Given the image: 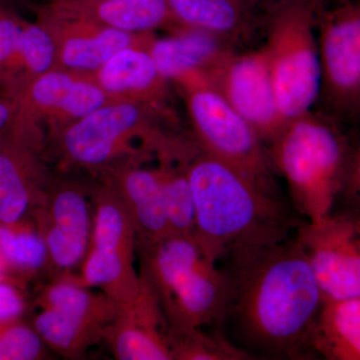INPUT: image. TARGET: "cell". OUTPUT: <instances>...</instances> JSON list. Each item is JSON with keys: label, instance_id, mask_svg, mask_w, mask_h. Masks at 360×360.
I'll return each mask as SVG.
<instances>
[{"label": "cell", "instance_id": "7", "mask_svg": "<svg viewBox=\"0 0 360 360\" xmlns=\"http://www.w3.org/2000/svg\"><path fill=\"white\" fill-rule=\"evenodd\" d=\"M92 231L79 276L65 279L87 288H98L116 302H129L141 290L135 269L137 238L134 222L112 187L101 181L90 186Z\"/></svg>", "mask_w": 360, "mask_h": 360}, {"label": "cell", "instance_id": "20", "mask_svg": "<svg viewBox=\"0 0 360 360\" xmlns=\"http://www.w3.org/2000/svg\"><path fill=\"white\" fill-rule=\"evenodd\" d=\"M47 6L66 15L134 34L158 30L172 32L182 26L167 0H79L51 1Z\"/></svg>", "mask_w": 360, "mask_h": 360}, {"label": "cell", "instance_id": "8", "mask_svg": "<svg viewBox=\"0 0 360 360\" xmlns=\"http://www.w3.org/2000/svg\"><path fill=\"white\" fill-rule=\"evenodd\" d=\"M201 150L271 188L278 174L269 148L212 84L182 90Z\"/></svg>", "mask_w": 360, "mask_h": 360}, {"label": "cell", "instance_id": "32", "mask_svg": "<svg viewBox=\"0 0 360 360\" xmlns=\"http://www.w3.org/2000/svg\"><path fill=\"white\" fill-rule=\"evenodd\" d=\"M25 309L22 291L13 283H0V321L20 317Z\"/></svg>", "mask_w": 360, "mask_h": 360}, {"label": "cell", "instance_id": "11", "mask_svg": "<svg viewBox=\"0 0 360 360\" xmlns=\"http://www.w3.org/2000/svg\"><path fill=\"white\" fill-rule=\"evenodd\" d=\"M30 219L44 239L47 266L61 277L84 262L92 231L90 186L52 176ZM56 278V279H58Z\"/></svg>", "mask_w": 360, "mask_h": 360}, {"label": "cell", "instance_id": "16", "mask_svg": "<svg viewBox=\"0 0 360 360\" xmlns=\"http://www.w3.org/2000/svg\"><path fill=\"white\" fill-rule=\"evenodd\" d=\"M155 65L172 84L184 90L212 84L215 75L236 53V45L206 30L181 26L148 44Z\"/></svg>", "mask_w": 360, "mask_h": 360}, {"label": "cell", "instance_id": "34", "mask_svg": "<svg viewBox=\"0 0 360 360\" xmlns=\"http://www.w3.org/2000/svg\"><path fill=\"white\" fill-rule=\"evenodd\" d=\"M51 1H79V0H51Z\"/></svg>", "mask_w": 360, "mask_h": 360}, {"label": "cell", "instance_id": "5", "mask_svg": "<svg viewBox=\"0 0 360 360\" xmlns=\"http://www.w3.org/2000/svg\"><path fill=\"white\" fill-rule=\"evenodd\" d=\"M269 150L303 219L317 221L330 214L349 151L335 125L310 111L288 122Z\"/></svg>", "mask_w": 360, "mask_h": 360}, {"label": "cell", "instance_id": "18", "mask_svg": "<svg viewBox=\"0 0 360 360\" xmlns=\"http://www.w3.org/2000/svg\"><path fill=\"white\" fill-rule=\"evenodd\" d=\"M141 290L131 300L120 304L104 341L118 360H174L160 300L141 274Z\"/></svg>", "mask_w": 360, "mask_h": 360}, {"label": "cell", "instance_id": "33", "mask_svg": "<svg viewBox=\"0 0 360 360\" xmlns=\"http://www.w3.org/2000/svg\"><path fill=\"white\" fill-rule=\"evenodd\" d=\"M20 105L18 99L0 91V132L13 120Z\"/></svg>", "mask_w": 360, "mask_h": 360}, {"label": "cell", "instance_id": "1", "mask_svg": "<svg viewBox=\"0 0 360 360\" xmlns=\"http://www.w3.org/2000/svg\"><path fill=\"white\" fill-rule=\"evenodd\" d=\"M225 260L229 297L224 323L233 324L241 347L255 359H312V333L324 300L295 233Z\"/></svg>", "mask_w": 360, "mask_h": 360}, {"label": "cell", "instance_id": "24", "mask_svg": "<svg viewBox=\"0 0 360 360\" xmlns=\"http://www.w3.org/2000/svg\"><path fill=\"white\" fill-rule=\"evenodd\" d=\"M35 303L40 309H53L72 312L106 328L115 321L120 309V303L101 291L92 292L89 288L65 279H56L53 283L44 286Z\"/></svg>", "mask_w": 360, "mask_h": 360}, {"label": "cell", "instance_id": "2", "mask_svg": "<svg viewBox=\"0 0 360 360\" xmlns=\"http://www.w3.org/2000/svg\"><path fill=\"white\" fill-rule=\"evenodd\" d=\"M195 205L194 238L215 262L283 243L305 220L295 206L205 151L187 165Z\"/></svg>", "mask_w": 360, "mask_h": 360}, {"label": "cell", "instance_id": "23", "mask_svg": "<svg viewBox=\"0 0 360 360\" xmlns=\"http://www.w3.org/2000/svg\"><path fill=\"white\" fill-rule=\"evenodd\" d=\"M32 326L47 347L68 359L84 356L104 340L108 329L82 315L53 309H40Z\"/></svg>", "mask_w": 360, "mask_h": 360}, {"label": "cell", "instance_id": "10", "mask_svg": "<svg viewBox=\"0 0 360 360\" xmlns=\"http://www.w3.org/2000/svg\"><path fill=\"white\" fill-rule=\"evenodd\" d=\"M296 238L309 258L324 302L360 297V219L333 210L303 220Z\"/></svg>", "mask_w": 360, "mask_h": 360}, {"label": "cell", "instance_id": "27", "mask_svg": "<svg viewBox=\"0 0 360 360\" xmlns=\"http://www.w3.org/2000/svg\"><path fill=\"white\" fill-rule=\"evenodd\" d=\"M174 360H250L255 357L229 340L219 328L212 333L201 328L167 330Z\"/></svg>", "mask_w": 360, "mask_h": 360}, {"label": "cell", "instance_id": "15", "mask_svg": "<svg viewBox=\"0 0 360 360\" xmlns=\"http://www.w3.org/2000/svg\"><path fill=\"white\" fill-rule=\"evenodd\" d=\"M40 22L49 28L56 44V68L92 75L116 52L148 41L153 33L134 34L66 15L45 6L39 11Z\"/></svg>", "mask_w": 360, "mask_h": 360}, {"label": "cell", "instance_id": "4", "mask_svg": "<svg viewBox=\"0 0 360 360\" xmlns=\"http://www.w3.org/2000/svg\"><path fill=\"white\" fill-rule=\"evenodd\" d=\"M139 274L155 290L167 330L224 323L229 297L226 272L207 257L194 236H170L137 245Z\"/></svg>", "mask_w": 360, "mask_h": 360}, {"label": "cell", "instance_id": "21", "mask_svg": "<svg viewBox=\"0 0 360 360\" xmlns=\"http://www.w3.org/2000/svg\"><path fill=\"white\" fill-rule=\"evenodd\" d=\"M182 26L219 35L238 46L257 34L262 25L257 0H167Z\"/></svg>", "mask_w": 360, "mask_h": 360}, {"label": "cell", "instance_id": "17", "mask_svg": "<svg viewBox=\"0 0 360 360\" xmlns=\"http://www.w3.org/2000/svg\"><path fill=\"white\" fill-rule=\"evenodd\" d=\"M153 37L116 52L91 75L111 101L144 104L179 125L172 106V84L161 75L148 51Z\"/></svg>", "mask_w": 360, "mask_h": 360}, {"label": "cell", "instance_id": "13", "mask_svg": "<svg viewBox=\"0 0 360 360\" xmlns=\"http://www.w3.org/2000/svg\"><path fill=\"white\" fill-rule=\"evenodd\" d=\"M212 86L264 143L269 144L285 127L264 46L234 53L215 75Z\"/></svg>", "mask_w": 360, "mask_h": 360}, {"label": "cell", "instance_id": "29", "mask_svg": "<svg viewBox=\"0 0 360 360\" xmlns=\"http://www.w3.org/2000/svg\"><path fill=\"white\" fill-rule=\"evenodd\" d=\"M20 58L25 90L33 79L56 68V41L49 28L39 20L35 22L25 21L21 33Z\"/></svg>", "mask_w": 360, "mask_h": 360}, {"label": "cell", "instance_id": "3", "mask_svg": "<svg viewBox=\"0 0 360 360\" xmlns=\"http://www.w3.org/2000/svg\"><path fill=\"white\" fill-rule=\"evenodd\" d=\"M158 111L131 101H110L52 134L63 165L103 175L127 163L189 162L200 150Z\"/></svg>", "mask_w": 360, "mask_h": 360}, {"label": "cell", "instance_id": "28", "mask_svg": "<svg viewBox=\"0 0 360 360\" xmlns=\"http://www.w3.org/2000/svg\"><path fill=\"white\" fill-rule=\"evenodd\" d=\"M25 21L0 4V91L15 99L25 90L20 58Z\"/></svg>", "mask_w": 360, "mask_h": 360}, {"label": "cell", "instance_id": "36", "mask_svg": "<svg viewBox=\"0 0 360 360\" xmlns=\"http://www.w3.org/2000/svg\"><path fill=\"white\" fill-rule=\"evenodd\" d=\"M319 1H321V4H323L324 2L328 1V0H319Z\"/></svg>", "mask_w": 360, "mask_h": 360}, {"label": "cell", "instance_id": "30", "mask_svg": "<svg viewBox=\"0 0 360 360\" xmlns=\"http://www.w3.org/2000/svg\"><path fill=\"white\" fill-rule=\"evenodd\" d=\"M46 345L20 317L0 321V360L47 359Z\"/></svg>", "mask_w": 360, "mask_h": 360}, {"label": "cell", "instance_id": "37", "mask_svg": "<svg viewBox=\"0 0 360 360\" xmlns=\"http://www.w3.org/2000/svg\"><path fill=\"white\" fill-rule=\"evenodd\" d=\"M257 1L258 2V4H259L260 0H257ZM276 1H277V0H274V2H276Z\"/></svg>", "mask_w": 360, "mask_h": 360}, {"label": "cell", "instance_id": "22", "mask_svg": "<svg viewBox=\"0 0 360 360\" xmlns=\"http://www.w3.org/2000/svg\"><path fill=\"white\" fill-rule=\"evenodd\" d=\"M311 350L326 359L360 360V297L323 302Z\"/></svg>", "mask_w": 360, "mask_h": 360}, {"label": "cell", "instance_id": "6", "mask_svg": "<svg viewBox=\"0 0 360 360\" xmlns=\"http://www.w3.org/2000/svg\"><path fill=\"white\" fill-rule=\"evenodd\" d=\"M321 6L319 0H277L266 14L264 49L285 124L310 112L321 96L316 37Z\"/></svg>", "mask_w": 360, "mask_h": 360}, {"label": "cell", "instance_id": "14", "mask_svg": "<svg viewBox=\"0 0 360 360\" xmlns=\"http://www.w3.org/2000/svg\"><path fill=\"white\" fill-rule=\"evenodd\" d=\"M18 101V115L40 129L49 127L47 139L111 101L91 75L54 68L33 79Z\"/></svg>", "mask_w": 360, "mask_h": 360}, {"label": "cell", "instance_id": "19", "mask_svg": "<svg viewBox=\"0 0 360 360\" xmlns=\"http://www.w3.org/2000/svg\"><path fill=\"white\" fill-rule=\"evenodd\" d=\"M146 163H127L101 175L115 189L129 212L137 245H150L172 236L168 224L160 170Z\"/></svg>", "mask_w": 360, "mask_h": 360}, {"label": "cell", "instance_id": "35", "mask_svg": "<svg viewBox=\"0 0 360 360\" xmlns=\"http://www.w3.org/2000/svg\"><path fill=\"white\" fill-rule=\"evenodd\" d=\"M0 264L4 265V267H6V265H4V262H2L1 257H0ZM8 272H9V271H8Z\"/></svg>", "mask_w": 360, "mask_h": 360}, {"label": "cell", "instance_id": "12", "mask_svg": "<svg viewBox=\"0 0 360 360\" xmlns=\"http://www.w3.org/2000/svg\"><path fill=\"white\" fill-rule=\"evenodd\" d=\"M44 131L18 115L0 132V225L30 219L52 179Z\"/></svg>", "mask_w": 360, "mask_h": 360}, {"label": "cell", "instance_id": "31", "mask_svg": "<svg viewBox=\"0 0 360 360\" xmlns=\"http://www.w3.org/2000/svg\"><path fill=\"white\" fill-rule=\"evenodd\" d=\"M333 208L336 212L348 213L360 219V141L348 151L345 174Z\"/></svg>", "mask_w": 360, "mask_h": 360}, {"label": "cell", "instance_id": "26", "mask_svg": "<svg viewBox=\"0 0 360 360\" xmlns=\"http://www.w3.org/2000/svg\"><path fill=\"white\" fill-rule=\"evenodd\" d=\"M172 236H194L195 205L187 175L188 163L158 160Z\"/></svg>", "mask_w": 360, "mask_h": 360}, {"label": "cell", "instance_id": "9", "mask_svg": "<svg viewBox=\"0 0 360 360\" xmlns=\"http://www.w3.org/2000/svg\"><path fill=\"white\" fill-rule=\"evenodd\" d=\"M316 34L321 91L329 110L342 117L360 113V0L319 6Z\"/></svg>", "mask_w": 360, "mask_h": 360}, {"label": "cell", "instance_id": "25", "mask_svg": "<svg viewBox=\"0 0 360 360\" xmlns=\"http://www.w3.org/2000/svg\"><path fill=\"white\" fill-rule=\"evenodd\" d=\"M0 257L8 271L30 276L47 266V250L32 219L0 225Z\"/></svg>", "mask_w": 360, "mask_h": 360}]
</instances>
